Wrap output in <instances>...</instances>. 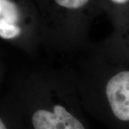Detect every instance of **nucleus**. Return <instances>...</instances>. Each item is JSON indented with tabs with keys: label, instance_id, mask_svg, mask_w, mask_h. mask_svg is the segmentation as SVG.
Listing matches in <instances>:
<instances>
[{
	"label": "nucleus",
	"instance_id": "6",
	"mask_svg": "<svg viewBox=\"0 0 129 129\" xmlns=\"http://www.w3.org/2000/svg\"><path fill=\"white\" fill-rule=\"evenodd\" d=\"M0 129H7L5 125L4 124V123L2 122V120L0 119Z\"/></svg>",
	"mask_w": 129,
	"mask_h": 129
},
{
	"label": "nucleus",
	"instance_id": "5",
	"mask_svg": "<svg viewBox=\"0 0 129 129\" xmlns=\"http://www.w3.org/2000/svg\"><path fill=\"white\" fill-rule=\"evenodd\" d=\"M111 1L116 4H125L127 2H128L129 0H111Z\"/></svg>",
	"mask_w": 129,
	"mask_h": 129
},
{
	"label": "nucleus",
	"instance_id": "2",
	"mask_svg": "<svg viewBox=\"0 0 129 129\" xmlns=\"http://www.w3.org/2000/svg\"><path fill=\"white\" fill-rule=\"evenodd\" d=\"M32 120L35 129H85L80 121L60 105L54 106L52 112L38 110Z\"/></svg>",
	"mask_w": 129,
	"mask_h": 129
},
{
	"label": "nucleus",
	"instance_id": "3",
	"mask_svg": "<svg viewBox=\"0 0 129 129\" xmlns=\"http://www.w3.org/2000/svg\"><path fill=\"white\" fill-rule=\"evenodd\" d=\"M19 20L17 6L10 0H0V37L4 39L17 37L21 32L17 25Z\"/></svg>",
	"mask_w": 129,
	"mask_h": 129
},
{
	"label": "nucleus",
	"instance_id": "4",
	"mask_svg": "<svg viewBox=\"0 0 129 129\" xmlns=\"http://www.w3.org/2000/svg\"><path fill=\"white\" fill-rule=\"evenodd\" d=\"M57 4L68 9H78L87 4L89 0H55Z\"/></svg>",
	"mask_w": 129,
	"mask_h": 129
},
{
	"label": "nucleus",
	"instance_id": "1",
	"mask_svg": "<svg viewBox=\"0 0 129 129\" xmlns=\"http://www.w3.org/2000/svg\"><path fill=\"white\" fill-rule=\"evenodd\" d=\"M106 93L115 117L129 121V71H121L113 76L106 85Z\"/></svg>",
	"mask_w": 129,
	"mask_h": 129
}]
</instances>
